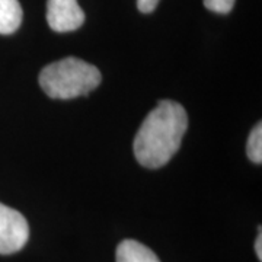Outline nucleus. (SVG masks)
Returning <instances> with one entry per match:
<instances>
[{
    "mask_svg": "<svg viewBox=\"0 0 262 262\" xmlns=\"http://www.w3.org/2000/svg\"><path fill=\"white\" fill-rule=\"evenodd\" d=\"M188 128L185 108L173 101H160L151 110L134 139V155L144 168L159 169L175 156Z\"/></svg>",
    "mask_w": 262,
    "mask_h": 262,
    "instance_id": "f257e3e1",
    "label": "nucleus"
},
{
    "mask_svg": "<svg viewBox=\"0 0 262 262\" xmlns=\"http://www.w3.org/2000/svg\"><path fill=\"white\" fill-rule=\"evenodd\" d=\"M102 80L95 66L67 57L46 66L39 73V86L53 99H73L95 91Z\"/></svg>",
    "mask_w": 262,
    "mask_h": 262,
    "instance_id": "f03ea898",
    "label": "nucleus"
},
{
    "mask_svg": "<svg viewBox=\"0 0 262 262\" xmlns=\"http://www.w3.org/2000/svg\"><path fill=\"white\" fill-rule=\"evenodd\" d=\"M29 237L28 222L19 211L0 203V253L20 251Z\"/></svg>",
    "mask_w": 262,
    "mask_h": 262,
    "instance_id": "7ed1b4c3",
    "label": "nucleus"
},
{
    "mask_svg": "<svg viewBox=\"0 0 262 262\" xmlns=\"http://www.w3.org/2000/svg\"><path fill=\"white\" fill-rule=\"evenodd\" d=\"M47 22L56 32H70L83 25L84 13L77 0H48Z\"/></svg>",
    "mask_w": 262,
    "mask_h": 262,
    "instance_id": "20e7f679",
    "label": "nucleus"
},
{
    "mask_svg": "<svg viewBox=\"0 0 262 262\" xmlns=\"http://www.w3.org/2000/svg\"><path fill=\"white\" fill-rule=\"evenodd\" d=\"M117 262H160L156 253L137 241H122L115 253Z\"/></svg>",
    "mask_w": 262,
    "mask_h": 262,
    "instance_id": "39448f33",
    "label": "nucleus"
},
{
    "mask_svg": "<svg viewBox=\"0 0 262 262\" xmlns=\"http://www.w3.org/2000/svg\"><path fill=\"white\" fill-rule=\"evenodd\" d=\"M22 8L18 0H0V34H13L22 24Z\"/></svg>",
    "mask_w": 262,
    "mask_h": 262,
    "instance_id": "423d86ee",
    "label": "nucleus"
},
{
    "mask_svg": "<svg viewBox=\"0 0 262 262\" xmlns=\"http://www.w3.org/2000/svg\"><path fill=\"white\" fill-rule=\"evenodd\" d=\"M248 158L252 160L253 163H261L262 162V125L261 122L253 127L252 133L248 139Z\"/></svg>",
    "mask_w": 262,
    "mask_h": 262,
    "instance_id": "0eeeda50",
    "label": "nucleus"
},
{
    "mask_svg": "<svg viewBox=\"0 0 262 262\" xmlns=\"http://www.w3.org/2000/svg\"><path fill=\"white\" fill-rule=\"evenodd\" d=\"M204 6L214 13L226 15L233 9L234 0H204Z\"/></svg>",
    "mask_w": 262,
    "mask_h": 262,
    "instance_id": "6e6552de",
    "label": "nucleus"
},
{
    "mask_svg": "<svg viewBox=\"0 0 262 262\" xmlns=\"http://www.w3.org/2000/svg\"><path fill=\"white\" fill-rule=\"evenodd\" d=\"M160 0H137V8L141 13H151L159 5Z\"/></svg>",
    "mask_w": 262,
    "mask_h": 262,
    "instance_id": "1a4fd4ad",
    "label": "nucleus"
},
{
    "mask_svg": "<svg viewBox=\"0 0 262 262\" xmlns=\"http://www.w3.org/2000/svg\"><path fill=\"white\" fill-rule=\"evenodd\" d=\"M255 252H256L258 259H259V261H262V232H261V229H259V233H258L256 242H255Z\"/></svg>",
    "mask_w": 262,
    "mask_h": 262,
    "instance_id": "9d476101",
    "label": "nucleus"
}]
</instances>
